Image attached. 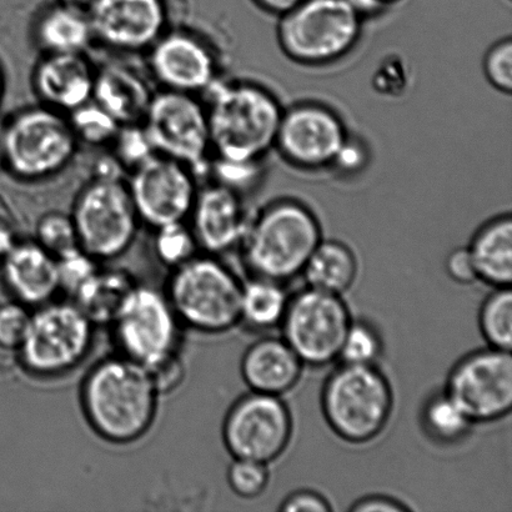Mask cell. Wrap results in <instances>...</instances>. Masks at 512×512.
Wrapping results in <instances>:
<instances>
[{"label": "cell", "instance_id": "obj_1", "mask_svg": "<svg viewBox=\"0 0 512 512\" xmlns=\"http://www.w3.org/2000/svg\"><path fill=\"white\" fill-rule=\"evenodd\" d=\"M160 395L147 368L123 355L95 364L80 390L85 419L110 444L137 443L153 428Z\"/></svg>", "mask_w": 512, "mask_h": 512}, {"label": "cell", "instance_id": "obj_2", "mask_svg": "<svg viewBox=\"0 0 512 512\" xmlns=\"http://www.w3.org/2000/svg\"><path fill=\"white\" fill-rule=\"evenodd\" d=\"M207 92L210 145L218 160L254 164L275 147L281 108L270 90L254 83L215 82Z\"/></svg>", "mask_w": 512, "mask_h": 512}, {"label": "cell", "instance_id": "obj_3", "mask_svg": "<svg viewBox=\"0 0 512 512\" xmlns=\"http://www.w3.org/2000/svg\"><path fill=\"white\" fill-rule=\"evenodd\" d=\"M321 240L319 219L311 209L298 200L281 199L250 220L240 248L252 276L285 284L303 273Z\"/></svg>", "mask_w": 512, "mask_h": 512}, {"label": "cell", "instance_id": "obj_4", "mask_svg": "<svg viewBox=\"0 0 512 512\" xmlns=\"http://www.w3.org/2000/svg\"><path fill=\"white\" fill-rule=\"evenodd\" d=\"M180 324L224 334L242 323L243 281L219 256L195 255L172 270L164 291Z\"/></svg>", "mask_w": 512, "mask_h": 512}, {"label": "cell", "instance_id": "obj_5", "mask_svg": "<svg viewBox=\"0 0 512 512\" xmlns=\"http://www.w3.org/2000/svg\"><path fill=\"white\" fill-rule=\"evenodd\" d=\"M394 394L376 365L341 364L326 379L321 409L330 429L351 444L378 438L393 413Z\"/></svg>", "mask_w": 512, "mask_h": 512}, {"label": "cell", "instance_id": "obj_6", "mask_svg": "<svg viewBox=\"0 0 512 512\" xmlns=\"http://www.w3.org/2000/svg\"><path fill=\"white\" fill-rule=\"evenodd\" d=\"M279 18L276 37L281 50L308 67L345 58L363 32L364 18L346 0H303Z\"/></svg>", "mask_w": 512, "mask_h": 512}, {"label": "cell", "instance_id": "obj_7", "mask_svg": "<svg viewBox=\"0 0 512 512\" xmlns=\"http://www.w3.org/2000/svg\"><path fill=\"white\" fill-rule=\"evenodd\" d=\"M95 328L73 300L40 305L32 311L28 333L15 351L19 364L34 378H60L87 360Z\"/></svg>", "mask_w": 512, "mask_h": 512}, {"label": "cell", "instance_id": "obj_8", "mask_svg": "<svg viewBox=\"0 0 512 512\" xmlns=\"http://www.w3.org/2000/svg\"><path fill=\"white\" fill-rule=\"evenodd\" d=\"M77 145L72 125L58 110L30 108L3 127L2 160L15 177L39 180L67 167Z\"/></svg>", "mask_w": 512, "mask_h": 512}, {"label": "cell", "instance_id": "obj_9", "mask_svg": "<svg viewBox=\"0 0 512 512\" xmlns=\"http://www.w3.org/2000/svg\"><path fill=\"white\" fill-rule=\"evenodd\" d=\"M70 218L79 247L98 261L119 258L137 237V210L120 179H95L79 194Z\"/></svg>", "mask_w": 512, "mask_h": 512}, {"label": "cell", "instance_id": "obj_10", "mask_svg": "<svg viewBox=\"0 0 512 512\" xmlns=\"http://www.w3.org/2000/svg\"><path fill=\"white\" fill-rule=\"evenodd\" d=\"M351 323L341 295L306 288L290 296L280 325L283 339L303 364L323 368L339 360Z\"/></svg>", "mask_w": 512, "mask_h": 512}, {"label": "cell", "instance_id": "obj_11", "mask_svg": "<svg viewBox=\"0 0 512 512\" xmlns=\"http://www.w3.org/2000/svg\"><path fill=\"white\" fill-rule=\"evenodd\" d=\"M143 127L155 153L178 160L195 173L207 172L210 133L207 109L193 94H154Z\"/></svg>", "mask_w": 512, "mask_h": 512}, {"label": "cell", "instance_id": "obj_12", "mask_svg": "<svg viewBox=\"0 0 512 512\" xmlns=\"http://www.w3.org/2000/svg\"><path fill=\"white\" fill-rule=\"evenodd\" d=\"M112 326L120 355L145 368L179 351L182 324L164 291L138 284Z\"/></svg>", "mask_w": 512, "mask_h": 512}, {"label": "cell", "instance_id": "obj_13", "mask_svg": "<svg viewBox=\"0 0 512 512\" xmlns=\"http://www.w3.org/2000/svg\"><path fill=\"white\" fill-rule=\"evenodd\" d=\"M293 436V418L281 396L244 395L225 416L223 440L234 459L268 465L283 455Z\"/></svg>", "mask_w": 512, "mask_h": 512}, {"label": "cell", "instance_id": "obj_14", "mask_svg": "<svg viewBox=\"0 0 512 512\" xmlns=\"http://www.w3.org/2000/svg\"><path fill=\"white\" fill-rule=\"evenodd\" d=\"M445 393L473 424L505 418L512 408L511 351L490 348L466 355L451 370Z\"/></svg>", "mask_w": 512, "mask_h": 512}, {"label": "cell", "instance_id": "obj_15", "mask_svg": "<svg viewBox=\"0 0 512 512\" xmlns=\"http://www.w3.org/2000/svg\"><path fill=\"white\" fill-rule=\"evenodd\" d=\"M349 138L343 119L319 103H299L284 109L275 147L295 168L319 170L333 167Z\"/></svg>", "mask_w": 512, "mask_h": 512}, {"label": "cell", "instance_id": "obj_16", "mask_svg": "<svg viewBox=\"0 0 512 512\" xmlns=\"http://www.w3.org/2000/svg\"><path fill=\"white\" fill-rule=\"evenodd\" d=\"M128 189L139 220L154 229L185 223L198 194L192 170L160 154L134 169Z\"/></svg>", "mask_w": 512, "mask_h": 512}, {"label": "cell", "instance_id": "obj_17", "mask_svg": "<svg viewBox=\"0 0 512 512\" xmlns=\"http://www.w3.org/2000/svg\"><path fill=\"white\" fill-rule=\"evenodd\" d=\"M88 5L93 37L114 49L150 48L167 28L164 0H90Z\"/></svg>", "mask_w": 512, "mask_h": 512}, {"label": "cell", "instance_id": "obj_18", "mask_svg": "<svg viewBox=\"0 0 512 512\" xmlns=\"http://www.w3.org/2000/svg\"><path fill=\"white\" fill-rule=\"evenodd\" d=\"M150 67L169 90L207 92L217 82L218 63L212 49L187 32L163 34L152 47Z\"/></svg>", "mask_w": 512, "mask_h": 512}, {"label": "cell", "instance_id": "obj_19", "mask_svg": "<svg viewBox=\"0 0 512 512\" xmlns=\"http://www.w3.org/2000/svg\"><path fill=\"white\" fill-rule=\"evenodd\" d=\"M190 218L199 249L217 256L242 247L252 220L240 193L220 183L197 194Z\"/></svg>", "mask_w": 512, "mask_h": 512}, {"label": "cell", "instance_id": "obj_20", "mask_svg": "<svg viewBox=\"0 0 512 512\" xmlns=\"http://www.w3.org/2000/svg\"><path fill=\"white\" fill-rule=\"evenodd\" d=\"M2 279L13 300L38 308L60 291L57 258L37 242L14 245L2 259Z\"/></svg>", "mask_w": 512, "mask_h": 512}, {"label": "cell", "instance_id": "obj_21", "mask_svg": "<svg viewBox=\"0 0 512 512\" xmlns=\"http://www.w3.org/2000/svg\"><path fill=\"white\" fill-rule=\"evenodd\" d=\"M95 70L82 53H48L40 60L34 85L47 107L70 112L93 100Z\"/></svg>", "mask_w": 512, "mask_h": 512}, {"label": "cell", "instance_id": "obj_22", "mask_svg": "<svg viewBox=\"0 0 512 512\" xmlns=\"http://www.w3.org/2000/svg\"><path fill=\"white\" fill-rule=\"evenodd\" d=\"M304 364L284 339L264 338L245 351L242 376L252 391L281 396L293 390Z\"/></svg>", "mask_w": 512, "mask_h": 512}, {"label": "cell", "instance_id": "obj_23", "mask_svg": "<svg viewBox=\"0 0 512 512\" xmlns=\"http://www.w3.org/2000/svg\"><path fill=\"white\" fill-rule=\"evenodd\" d=\"M153 97L147 80L129 65L95 70L93 100L120 125L142 124Z\"/></svg>", "mask_w": 512, "mask_h": 512}, {"label": "cell", "instance_id": "obj_24", "mask_svg": "<svg viewBox=\"0 0 512 512\" xmlns=\"http://www.w3.org/2000/svg\"><path fill=\"white\" fill-rule=\"evenodd\" d=\"M468 249L480 280L495 288L511 286V215H501L486 223L476 232Z\"/></svg>", "mask_w": 512, "mask_h": 512}, {"label": "cell", "instance_id": "obj_25", "mask_svg": "<svg viewBox=\"0 0 512 512\" xmlns=\"http://www.w3.org/2000/svg\"><path fill=\"white\" fill-rule=\"evenodd\" d=\"M137 285L129 271L100 265L72 300L95 326L112 325Z\"/></svg>", "mask_w": 512, "mask_h": 512}, {"label": "cell", "instance_id": "obj_26", "mask_svg": "<svg viewBox=\"0 0 512 512\" xmlns=\"http://www.w3.org/2000/svg\"><path fill=\"white\" fill-rule=\"evenodd\" d=\"M301 275L308 288L343 295L355 283L358 260L348 245L336 240H321Z\"/></svg>", "mask_w": 512, "mask_h": 512}, {"label": "cell", "instance_id": "obj_27", "mask_svg": "<svg viewBox=\"0 0 512 512\" xmlns=\"http://www.w3.org/2000/svg\"><path fill=\"white\" fill-rule=\"evenodd\" d=\"M37 38L48 53H82L94 37L87 12L59 2L40 17Z\"/></svg>", "mask_w": 512, "mask_h": 512}, {"label": "cell", "instance_id": "obj_28", "mask_svg": "<svg viewBox=\"0 0 512 512\" xmlns=\"http://www.w3.org/2000/svg\"><path fill=\"white\" fill-rule=\"evenodd\" d=\"M290 296L283 284L255 278L243 283L242 323L254 330H270L283 321Z\"/></svg>", "mask_w": 512, "mask_h": 512}, {"label": "cell", "instance_id": "obj_29", "mask_svg": "<svg viewBox=\"0 0 512 512\" xmlns=\"http://www.w3.org/2000/svg\"><path fill=\"white\" fill-rule=\"evenodd\" d=\"M423 424L431 438L444 444L458 443L474 425L445 391L425 404Z\"/></svg>", "mask_w": 512, "mask_h": 512}, {"label": "cell", "instance_id": "obj_30", "mask_svg": "<svg viewBox=\"0 0 512 512\" xmlns=\"http://www.w3.org/2000/svg\"><path fill=\"white\" fill-rule=\"evenodd\" d=\"M480 329L490 348L511 351L512 345V291L496 288L480 310Z\"/></svg>", "mask_w": 512, "mask_h": 512}, {"label": "cell", "instance_id": "obj_31", "mask_svg": "<svg viewBox=\"0 0 512 512\" xmlns=\"http://www.w3.org/2000/svg\"><path fill=\"white\" fill-rule=\"evenodd\" d=\"M69 123L72 125L78 142L82 140V142L92 145L113 142L122 127L94 100L73 110Z\"/></svg>", "mask_w": 512, "mask_h": 512}, {"label": "cell", "instance_id": "obj_32", "mask_svg": "<svg viewBox=\"0 0 512 512\" xmlns=\"http://www.w3.org/2000/svg\"><path fill=\"white\" fill-rule=\"evenodd\" d=\"M155 233L154 249L160 263L170 269L187 263L198 252V243L192 229L184 223H175L160 227Z\"/></svg>", "mask_w": 512, "mask_h": 512}, {"label": "cell", "instance_id": "obj_33", "mask_svg": "<svg viewBox=\"0 0 512 512\" xmlns=\"http://www.w3.org/2000/svg\"><path fill=\"white\" fill-rule=\"evenodd\" d=\"M383 343L373 326L363 321H353L341 346L339 359L345 364L375 365Z\"/></svg>", "mask_w": 512, "mask_h": 512}, {"label": "cell", "instance_id": "obj_34", "mask_svg": "<svg viewBox=\"0 0 512 512\" xmlns=\"http://www.w3.org/2000/svg\"><path fill=\"white\" fill-rule=\"evenodd\" d=\"M100 261L85 253L82 248L58 256L59 288L70 300L82 290L90 278L97 273Z\"/></svg>", "mask_w": 512, "mask_h": 512}, {"label": "cell", "instance_id": "obj_35", "mask_svg": "<svg viewBox=\"0 0 512 512\" xmlns=\"http://www.w3.org/2000/svg\"><path fill=\"white\" fill-rule=\"evenodd\" d=\"M37 242L55 258L79 248L77 232L73 220L67 215L50 213L44 215L37 224Z\"/></svg>", "mask_w": 512, "mask_h": 512}, {"label": "cell", "instance_id": "obj_36", "mask_svg": "<svg viewBox=\"0 0 512 512\" xmlns=\"http://www.w3.org/2000/svg\"><path fill=\"white\" fill-rule=\"evenodd\" d=\"M228 484L239 498H258L269 484L268 465L252 460L234 459L228 470Z\"/></svg>", "mask_w": 512, "mask_h": 512}, {"label": "cell", "instance_id": "obj_37", "mask_svg": "<svg viewBox=\"0 0 512 512\" xmlns=\"http://www.w3.org/2000/svg\"><path fill=\"white\" fill-rule=\"evenodd\" d=\"M113 142L118 162L125 167L135 169L157 154L143 124L122 125Z\"/></svg>", "mask_w": 512, "mask_h": 512}, {"label": "cell", "instance_id": "obj_38", "mask_svg": "<svg viewBox=\"0 0 512 512\" xmlns=\"http://www.w3.org/2000/svg\"><path fill=\"white\" fill-rule=\"evenodd\" d=\"M32 311L19 301L0 305V349L17 351L28 333Z\"/></svg>", "mask_w": 512, "mask_h": 512}, {"label": "cell", "instance_id": "obj_39", "mask_svg": "<svg viewBox=\"0 0 512 512\" xmlns=\"http://www.w3.org/2000/svg\"><path fill=\"white\" fill-rule=\"evenodd\" d=\"M483 68L486 79L496 90L511 94L512 40L505 38L495 43L485 54Z\"/></svg>", "mask_w": 512, "mask_h": 512}, {"label": "cell", "instance_id": "obj_40", "mask_svg": "<svg viewBox=\"0 0 512 512\" xmlns=\"http://www.w3.org/2000/svg\"><path fill=\"white\" fill-rule=\"evenodd\" d=\"M148 373L159 395H167L183 384L187 369L179 351L165 356L164 359L148 366Z\"/></svg>", "mask_w": 512, "mask_h": 512}, {"label": "cell", "instance_id": "obj_41", "mask_svg": "<svg viewBox=\"0 0 512 512\" xmlns=\"http://www.w3.org/2000/svg\"><path fill=\"white\" fill-rule=\"evenodd\" d=\"M279 510L283 512H329L333 508L329 501L316 491L300 490L290 494L281 503Z\"/></svg>", "mask_w": 512, "mask_h": 512}, {"label": "cell", "instance_id": "obj_42", "mask_svg": "<svg viewBox=\"0 0 512 512\" xmlns=\"http://www.w3.org/2000/svg\"><path fill=\"white\" fill-rule=\"evenodd\" d=\"M366 163H368V150L364 148L363 142L355 140L349 135L331 168L339 169L346 174H353L363 169Z\"/></svg>", "mask_w": 512, "mask_h": 512}, {"label": "cell", "instance_id": "obj_43", "mask_svg": "<svg viewBox=\"0 0 512 512\" xmlns=\"http://www.w3.org/2000/svg\"><path fill=\"white\" fill-rule=\"evenodd\" d=\"M446 271L451 279L459 284H473L479 280L468 248L455 249L446 260Z\"/></svg>", "mask_w": 512, "mask_h": 512}, {"label": "cell", "instance_id": "obj_44", "mask_svg": "<svg viewBox=\"0 0 512 512\" xmlns=\"http://www.w3.org/2000/svg\"><path fill=\"white\" fill-rule=\"evenodd\" d=\"M408 510H410L408 506L401 504L398 500L386 498V496H368V498L356 501L350 508V511L354 512H399Z\"/></svg>", "mask_w": 512, "mask_h": 512}, {"label": "cell", "instance_id": "obj_45", "mask_svg": "<svg viewBox=\"0 0 512 512\" xmlns=\"http://www.w3.org/2000/svg\"><path fill=\"white\" fill-rule=\"evenodd\" d=\"M254 2L261 9H264L265 12L281 17V15L288 13L289 10L296 7L303 0H254Z\"/></svg>", "mask_w": 512, "mask_h": 512}, {"label": "cell", "instance_id": "obj_46", "mask_svg": "<svg viewBox=\"0 0 512 512\" xmlns=\"http://www.w3.org/2000/svg\"><path fill=\"white\" fill-rule=\"evenodd\" d=\"M15 244L17 242H15L12 232L0 225V260L12 250Z\"/></svg>", "mask_w": 512, "mask_h": 512}, {"label": "cell", "instance_id": "obj_47", "mask_svg": "<svg viewBox=\"0 0 512 512\" xmlns=\"http://www.w3.org/2000/svg\"><path fill=\"white\" fill-rule=\"evenodd\" d=\"M374 2L379 5L381 10H385L391 7V5L401 2V0H374Z\"/></svg>", "mask_w": 512, "mask_h": 512}, {"label": "cell", "instance_id": "obj_48", "mask_svg": "<svg viewBox=\"0 0 512 512\" xmlns=\"http://www.w3.org/2000/svg\"><path fill=\"white\" fill-rule=\"evenodd\" d=\"M60 2L79 5V3H89L90 0H60Z\"/></svg>", "mask_w": 512, "mask_h": 512}, {"label": "cell", "instance_id": "obj_49", "mask_svg": "<svg viewBox=\"0 0 512 512\" xmlns=\"http://www.w3.org/2000/svg\"><path fill=\"white\" fill-rule=\"evenodd\" d=\"M3 125H0V160H2Z\"/></svg>", "mask_w": 512, "mask_h": 512}, {"label": "cell", "instance_id": "obj_50", "mask_svg": "<svg viewBox=\"0 0 512 512\" xmlns=\"http://www.w3.org/2000/svg\"><path fill=\"white\" fill-rule=\"evenodd\" d=\"M3 85H4L3 75H2V72H0V99H2V95H3Z\"/></svg>", "mask_w": 512, "mask_h": 512}]
</instances>
